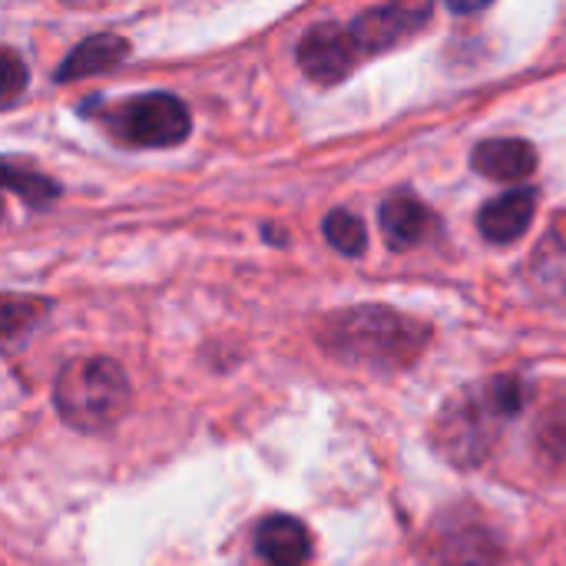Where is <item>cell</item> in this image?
<instances>
[{
  "label": "cell",
  "mask_w": 566,
  "mask_h": 566,
  "mask_svg": "<svg viewBox=\"0 0 566 566\" xmlns=\"http://www.w3.org/2000/svg\"><path fill=\"white\" fill-rule=\"evenodd\" d=\"M255 551L269 566H305L312 557V534L298 517L272 514L255 527Z\"/></svg>",
  "instance_id": "7"
},
{
  "label": "cell",
  "mask_w": 566,
  "mask_h": 566,
  "mask_svg": "<svg viewBox=\"0 0 566 566\" xmlns=\"http://www.w3.org/2000/svg\"><path fill=\"white\" fill-rule=\"evenodd\" d=\"M60 418L76 431H106L129 408V378L113 358H73L53 385Z\"/></svg>",
  "instance_id": "3"
},
{
  "label": "cell",
  "mask_w": 566,
  "mask_h": 566,
  "mask_svg": "<svg viewBox=\"0 0 566 566\" xmlns=\"http://www.w3.org/2000/svg\"><path fill=\"white\" fill-rule=\"evenodd\" d=\"M3 179H7V189H10L13 196H20L27 206H33V209H43L46 202H53V199L60 196V186H56L53 179L36 176V172H30V169H20L13 159L3 163Z\"/></svg>",
  "instance_id": "14"
},
{
  "label": "cell",
  "mask_w": 566,
  "mask_h": 566,
  "mask_svg": "<svg viewBox=\"0 0 566 566\" xmlns=\"http://www.w3.org/2000/svg\"><path fill=\"white\" fill-rule=\"evenodd\" d=\"M348 30H352V36H355L358 50H365V53H381V50H388L391 43H398L405 33L418 30V27L408 20V13H405L395 0H388L385 7H371V10L358 13V17L352 20Z\"/></svg>",
  "instance_id": "12"
},
{
  "label": "cell",
  "mask_w": 566,
  "mask_h": 566,
  "mask_svg": "<svg viewBox=\"0 0 566 566\" xmlns=\"http://www.w3.org/2000/svg\"><path fill=\"white\" fill-rule=\"evenodd\" d=\"M534 212H537V192L521 186L491 199L478 216V229L488 242H517L531 229Z\"/></svg>",
  "instance_id": "8"
},
{
  "label": "cell",
  "mask_w": 566,
  "mask_h": 566,
  "mask_svg": "<svg viewBox=\"0 0 566 566\" xmlns=\"http://www.w3.org/2000/svg\"><path fill=\"white\" fill-rule=\"evenodd\" d=\"M109 126L123 143L166 149V146H179L189 136L192 116L186 103L172 93H143L126 99L119 109H113Z\"/></svg>",
  "instance_id": "4"
},
{
  "label": "cell",
  "mask_w": 566,
  "mask_h": 566,
  "mask_svg": "<svg viewBox=\"0 0 566 566\" xmlns=\"http://www.w3.org/2000/svg\"><path fill=\"white\" fill-rule=\"evenodd\" d=\"M454 13H478V10H484V7H491V0H444Z\"/></svg>",
  "instance_id": "18"
},
{
  "label": "cell",
  "mask_w": 566,
  "mask_h": 566,
  "mask_svg": "<svg viewBox=\"0 0 566 566\" xmlns=\"http://www.w3.org/2000/svg\"><path fill=\"white\" fill-rule=\"evenodd\" d=\"M325 239L342 252V255H361L368 245V229L358 216L345 209H332L325 216Z\"/></svg>",
  "instance_id": "15"
},
{
  "label": "cell",
  "mask_w": 566,
  "mask_h": 566,
  "mask_svg": "<svg viewBox=\"0 0 566 566\" xmlns=\"http://www.w3.org/2000/svg\"><path fill=\"white\" fill-rule=\"evenodd\" d=\"M471 166L497 182H521L537 169V149L527 139H484L471 153Z\"/></svg>",
  "instance_id": "9"
},
{
  "label": "cell",
  "mask_w": 566,
  "mask_h": 566,
  "mask_svg": "<svg viewBox=\"0 0 566 566\" xmlns=\"http://www.w3.org/2000/svg\"><path fill=\"white\" fill-rule=\"evenodd\" d=\"M428 554L434 566H494L501 560V544L474 514H451L431 531Z\"/></svg>",
  "instance_id": "5"
},
{
  "label": "cell",
  "mask_w": 566,
  "mask_h": 566,
  "mask_svg": "<svg viewBox=\"0 0 566 566\" xmlns=\"http://www.w3.org/2000/svg\"><path fill=\"white\" fill-rule=\"evenodd\" d=\"M378 226H381V235L391 249H415L424 235H428V226H431V212L408 192H395L381 202V212H378Z\"/></svg>",
  "instance_id": "11"
},
{
  "label": "cell",
  "mask_w": 566,
  "mask_h": 566,
  "mask_svg": "<svg viewBox=\"0 0 566 566\" xmlns=\"http://www.w3.org/2000/svg\"><path fill=\"white\" fill-rule=\"evenodd\" d=\"M126 56H129V43L119 33H93L83 43H76L66 53V60L56 66V83H73V80L106 73L119 66Z\"/></svg>",
  "instance_id": "10"
},
{
  "label": "cell",
  "mask_w": 566,
  "mask_h": 566,
  "mask_svg": "<svg viewBox=\"0 0 566 566\" xmlns=\"http://www.w3.org/2000/svg\"><path fill=\"white\" fill-rule=\"evenodd\" d=\"M428 338V325L385 305H358L338 312L322 328V345L328 355L371 371H401L415 365Z\"/></svg>",
  "instance_id": "1"
},
{
  "label": "cell",
  "mask_w": 566,
  "mask_h": 566,
  "mask_svg": "<svg viewBox=\"0 0 566 566\" xmlns=\"http://www.w3.org/2000/svg\"><path fill=\"white\" fill-rule=\"evenodd\" d=\"M355 53H358V43H355L352 30L345 33L342 27H332V23L312 27L295 46L302 73L325 86L345 80L355 70Z\"/></svg>",
  "instance_id": "6"
},
{
  "label": "cell",
  "mask_w": 566,
  "mask_h": 566,
  "mask_svg": "<svg viewBox=\"0 0 566 566\" xmlns=\"http://www.w3.org/2000/svg\"><path fill=\"white\" fill-rule=\"evenodd\" d=\"M531 275H534V285H537L547 298H554V302H566L564 226H554V229L544 235V242H541V249H537V255H534V262H531Z\"/></svg>",
  "instance_id": "13"
},
{
  "label": "cell",
  "mask_w": 566,
  "mask_h": 566,
  "mask_svg": "<svg viewBox=\"0 0 566 566\" xmlns=\"http://www.w3.org/2000/svg\"><path fill=\"white\" fill-rule=\"evenodd\" d=\"M527 405V388L521 378H491L488 385L468 388L444 405L434 424V448L458 468L481 464L494 444L501 428L521 415Z\"/></svg>",
  "instance_id": "2"
},
{
  "label": "cell",
  "mask_w": 566,
  "mask_h": 566,
  "mask_svg": "<svg viewBox=\"0 0 566 566\" xmlns=\"http://www.w3.org/2000/svg\"><path fill=\"white\" fill-rule=\"evenodd\" d=\"M23 86H27V66L20 63L13 50H3V93H0L3 106H13Z\"/></svg>",
  "instance_id": "17"
},
{
  "label": "cell",
  "mask_w": 566,
  "mask_h": 566,
  "mask_svg": "<svg viewBox=\"0 0 566 566\" xmlns=\"http://www.w3.org/2000/svg\"><path fill=\"white\" fill-rule=\"evenodd\" d=\"M537 448L544 451V458L566 464V398L547 405V411L537 418Z\"/></svg>",
  "instance_id": "16"
}]
</instances>
